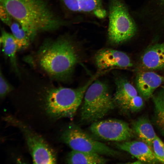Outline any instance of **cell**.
I'll return each instance as SVG.
<instances>
[{
  "label": "cell",
  "mask_w": 164,
  "mask_h": 164,
  "mask_svg": "<svg viewBox=\"0 0 164 164\" xmlns=\"http://www.w3.org/2000/svg\"><path fill=\"white\" fill-rule=\"evenodd\" d=\"M98 76V74L93 77L84 85L76 88L52 87L45 89L42 96L46 113L57 119L73 117L87 88Z\"/></svg>",
  "instance_id": "3"
},
{
  "label": "cell",
  "mask_w": 164,
  "mask_h": 164,
  "mask_svg": "<svg viewBox=\"0 0 164 164\" xmlns=\"http://www.w3.org/2000/svg\"><path fill=\"white\" fill-rule=\"evenodd\" d=\"M0 2L31 41L39 32L56 30L67 23L45 0H0Z\"/></svg>",
  "instance_id": "1"
},
{
  "label": "cell",
  "mask_w": 164,
  "mask_h": 164,
  "mask_svg": "<svg viewBox=\"0 0 164 164\" xmlns=\"http://www.w3.org/2000/svg\"><path fill=\"white\" fill-rule=\"evenodd\" d=\"M164 83V76L152 72L138 73L135 79L136 89L139 95L145 100L152 97L155 89Z\"/></svg>",
  "instance_id": "10"
},
{
  "label": "cell",
  "mask_w": 164,
  "mask_h": 164,
  "mask_svg": "<svg viewBox=\"0 0 164 164\" xmlns=\"http://www.w3.org/2000/svg\"><path fill=\"white\" fill-rule=\"evenodd\" d=\"M152 98L154 104L156 123L164 135V88L161 87L153 94Z\"/></svg>",
  "instance_id": "18"
},
{
  "label": "cell",
  "mask_w": 164,
  "mask_h": 164,
  "mask_svg": "<svg viewBox=\"0 0 164 164\" xmlns=\"http://www.w3.org/2000/svg\"><path fill=\"white\" fill-rule=\"evenodd\" d=\"M143 99L141 96L138 95L133 97L128 104L127 111L136 112L141 110L144 105Z\"/></svg>",
  "instance_id": "21"
},
{
  "label": "cell",
  "mask_w": 164,
  "mask_h": 164,
  "mask_svg": "<svg viewBox=\"0 0 164 164\" xmlns=\"http://www.w3.org/2000/svg\"><path fill=\"white\" fill-rule=\"evenodd\" d=\"M152 149L157 160L164 163V143L157 135L152 142Z\"/></svg>",
  "instance_id": "20"
},
{
  "label": "cell",
  "mask_w": 164,
  "mask_h": 164,
  "mask_svg": "<svg viewBox=\"0 0 164 164\" xmlns=\"http://www.w3.org/2000/svg\"><path fill=\"white\" fill-rule=\"evenodd\" d=\"M141 65L146 70L164 69V43L156 44L148 48L141 56Z\"/></svg>",
  "instance_id": "14"
},
{
  "label": "cell",
  "mask_w": 164,
  "mask_h": 164,
  "mask_svg": "<svg viewBox=\"0 0 164 164\" xmlns=\"http://www.w3.org/2000/svg\"><path fill=\"white\" fill-rule=\"evenodd\" d=\"M0 18L2 21L8 26H10L12 22V17L5 8L0 5Z\"/></svg>",
  "instance_id": "23"
},
{
  "label": "cell",
  "mask_w": 164,
  "mask_h": 164,
  "mask_svg": "<svg viewBox=\"0 0 164 164\" xmlns=\"http://www.w3.org/2000/svg\"><path fill=\"white\" fill-rule=\"evenodd\" d=\"M69 11L76 12L90 13L102 19L106 15L102 0H60Z\"/></svg>",
  "instance_id": "12"
},
{
  "label": "cell",
  "mask_w": 164,
  "mask_h": 164,
  "mask_svg": "<svg viewBox=\"0 0 164 164\" xmlns=\"http://www.w3.org/2000/svg\"><path fill=\"white\" fill-rule=\"evenodd\" d=\"M12 34L15 38L18 50L26 49L29 46L30 40L25 31L18 22H12L10 26Z\"/></svg>",
  "instance_id": "19"
},
{
  "label": "cell",
  "mask_w": 164,
  "mask_h": 164,
  "mask_svg": "<svg viewBox=\"0 0 164 164\" xmlns=\"http://www.w3.org/2000/svg\"><path fill=\"white\" fill-rule=\"evenodd\" d=\"M115 91L113 98L115 105L121 110L127 111L131 100L137 95L136 88L125 78L119 77L115 79Z\"/></svg>",
  "instance_id": "13"
},
{
  "label": "cell",
  "mask_w": 164,
  "mask_h": 164,
  "mask_svg": "<svg viewBox=\"0 0 164 164\" xmlns=\"http://www.w3.org/2000/svg\"><path fill=\"white\" fill-rule=\"evenodd\" d=\"M135 23L121 0H109L108 31L110 43L117 45L132 37L137 32Z\"/></svg>",
  "instance_id": "5"
},
{
  "label": "cell",
  "mask_w": 164,
  "mask_h": 164,
  "mask_svg": "<svg viewBox=\"0 0 164 164\" xmlns=\"http://www.w3.org/2000/svg\"><path fill=\"white\" fill-rule=\"evenodd\" d=\"M90 130L92 134L99 138L117 142L128 141L134 135L132 129L128 123L115 119L94 122Z\"/></svg>",
  "instance_id": "8"
},
{
  "label": "cell",
  "mask_w": 164,
  "mask_h": 164,
  "mask_svg": "<svg viewBox=\"0 0 164 164\" xmlns=\"http://www.w3.org/2000/svg\"><path fill=\"white\" fill-rule=\"evenodd\" d=\"M156 6L160 13L164 14V0H156Z\"/></svg>",
  "instance_id": "24"
},
{
  "label": "cell",
  "mask_w": 164,
  "mask_h": 164,
  "mask_svg": "<svg viewBox=\"0 0 164 164\" xmlns=\"http://www.w3.org/2000/svg\"><path fill=\"white\" fill-rule=\"evenodd\" d=\"M13 89L12 86L4 77L1 71L0 73V97L3 98Z\"/></svg>",
  "instance_id": "22"
},
{
  "label": "cell",
  "mask_w": 164,
  "mask_h": 164,
  "mask_svg": "<svg viewBox=\"0 0 164 164\" xmlns=\"http://www.w3.org/2000/svg\"><path fill=\"white\" fill-rule=\"evenodd\" d=\"M66 162L72 164H103L106 163L108 160L97 153L72 150L68 154Z\"/></svg>",
  "instance_id": "16"
},
{
  "label": "cell",
  "mask_w": 164,
  "mask_h": 164,
  "mask_svg": "<svg viewBox=\"0 0 164 164\" xmlns=\"http://www.w3.org/2000/svg\"><path fill=\"white\" fill-rule=\"evenodd\" d=\"M161 87L164 88V86H162Z\"/></svg>",
  "instance_id": "25"
},
{
  "label": "cell",
  "mask_w": 164,
  "mask_h": 164,
  "mask_svg": "<svg viewBox=\"0 0 164 164\" xmlns=\"http://www.w3.org/2000/svg\"><path fill=\"white\" fill-rule=\"evenodd\" d=\"M94 61L97 68L101 70L115 67L126 68L132 65L126 53L110 48L98 51L95 55Z\"/></svg>",
  "instance_id": "9"
},
{
  "label": "cell",
  "mask_w": 164,
  "mask_h": 164,
  "mask_svg": "<svg viewBox=\"0 0 164 164\" xmlns=\"http://www.w3.org/2000/svg\"><path fill=\"white\" fill-rule=\"evenodd\" d=\"M61 139L72 150L114 157L118 152L91 136L78 126L70 125L62 132Z\"/></svg>",
  "instance_id": "7"
},
{
  "label": "cell",
  "mask_w": 164,
  "mask_h": 164,
  "mask_svg": "<svg viewBox=\"0 0 164 164\" xmlns=\"http://www.w3.org/2000/svg\"><path fill=\"white\" fill-rule=\"evenodd\" d=\"M0 43L4 55L8 57L12 68L17 73H19L16 53L18 49L14 38L11 34L2 30Z\"/></svg>",
  "instance_id": "17"
},
{
  "label": "cell",
  "mask_w": 164,
  "mask_h": 164,
  "mask_svg": "<svg viewBox=\"0 0 164 164\" xmlns=\"http://www.w3.org/2000/svg\"><path fill=\"white\" fill-rule=\"evenodd\" d=\"M132 129L141 141L152 149V142L156 135L149 119L145 117L139 118L133 123Z\"/></svg>",
  "instance_id": "15"
},
{
  "label": "cell",
  "mask_w": 164,
  "mask_h": 164,
  "mask_svg": "<svg viewBox=\"0 0 164 164\" xmlns=\"http://www.w3.org/2000/svg\"><path fill=\"white\" fill-rule=\"evenodd\" d=\"M119 149L126 152L143 163H155L158 162L151 148L142 141H127L115 143Z\"/></svg>",
  "instance_id": "11"
},
{
  "label": "cell",
  "mask_w": 164,
  "mask_h": 164,
  "mask_svg": "<svg viewBox=\"0 0 164 164\" xmlns=\"http://www.w3.org/2000/svg\"><path fill=\"white\" fill-rule=\"evenodd\" d=\"M4 119L6 122L17 128L22 132L34 163H56L55 152L40 135L24 123L12 115H8Z\"/></svg>",
  "instance_id": "6"
},
{
  "label": "cell",
  "mask_w": 164,
  "mask_h": 164,
  "mask_svg": "<svg viewBox=\"0 0 164 164\" xmlns=\"http://www.w3.org/2000/svg\"><path fill=\"white\" fill-rule=\"evenodd\" d=\"M36 60L40 67L49 76L63 81L70 76L79 57L73 41L61 36L45 40L37 53Z\"/></svg>",
  "instance_id": "2"
},
{
  "label": "cell",
  "mask_w": 164,
  "mask_h": 164,
  "mask_svg": "<svg viewBox=\"0 0 164 164\" xmlns=\"http://www.w3.org/2000/svg\"><path fill=\"white\" fill-rule=\"evenodd\" d=\"M83 99L80 114V120L83 123L100 120L115 106L108 86L99 80H95L90 85Z\"/></svg>",
  "instance_id": "4"
}]
</instances>
